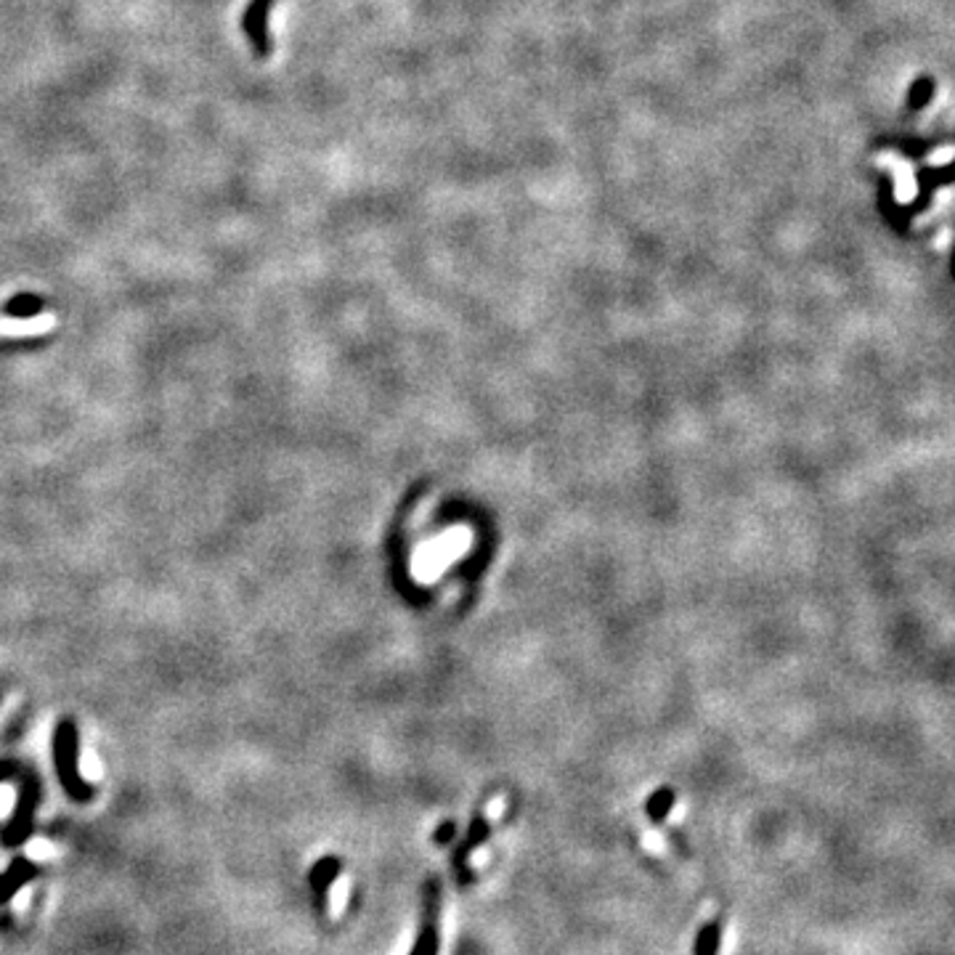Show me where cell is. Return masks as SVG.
Wrapping results in <instances>:
<instances>
[{"mask_svg": "<svg viewBox=\"0 0 955 955\" xmlns=\"http://www.w3.org/2000/svg\"><path fill=\"white\" fill-rule=\"evenodd\" d=\"M491 834V826L483 815H476L470 828H468V836L465 841L454 849V857H451V865L457 871V881L459 884H470L473 881V871H470V855L476 852V846H480L486 838Z\"/></svg>", "mask_w": 955, "mask_h": 955, "instance_id": "3957f363", "label": "cell"}, {"mask_svg": "<svg viewBox=\"0 0 955 955\" xmlns=\"http://www.w3.org/2000/svg\"><path fill=\"white\" fill-rule=\"evenodd\" d=\"M35 875H38V865H35V863H30V860H24V857H16V860L8 865V871L0 875V905L8 903V900H11L24 884H30Z\"/></svg>", "mask_w": 955, "mask_h": 955, "instance_id": "5b68a950", "label": "cell"}, {"mask_svg": "<svg viewBox=\"0 0 955 955\" xmlns=\"http://www.w3.org/2000/svg\"><path fill=\"white\" fill-rule=\"evenodd\" d=\"M719 945H722V918H712L698 929L693 940V955H719Z\"/></svg>", "mask_w": 955, "mask_h": 955, "instance_id": "8992f818", "label": "cell"}, {"mask_svg": "<svg viewBox=\"0 0 955 955\" xmlns=\"http://www.w3.org/2000/svg\"><path fill=\"white\" fill-rule=\"evenodd\" d=\"M454 834H457L454 823H451V820H446V823H440V826H438V831L433 834V841H436V844H449V841L454 838Z\"/></svg>", "mask_w": 955, "mask_h": 955, "instance_id": "9c48e42d", "label": "cell"}, {"mask_svg": "<svg viewBox=\"0 0 955 955\" xmlns=\"http://www.w3.org/2000/svg\"><path fill=\"white\" fill-rule=\"evenodd\" d=\"M438 911H440V884L430 878L422 889V921L417 929V940L409 955H438L440 937H438Z\"/></svg>", "mask_w": 955, "mask_h": 955, "instance_id": "6da1fadb", "label": "cell"}, {"mask_svg": "<svg viewBox=\"0 0 955 955\" xmlns=\"http://www.w3.org/2000/svg\"><path fill=\"white\" fill-rule=\"evenodd\" d=\"M343 871V863L332 855L321 857L314 863L311 874H308V884H311V892H314V908H317L318 915L326 913V889L329 884L340 875Z\"/></svg>", "mask_w": 955, "mask_h": 955, "instance_id": "277c9868", "label": "cell"}, {"mask_svg": "<svg viewBox=\"0 0 955 955\" xmlns=\"http://www.w3.org/2000/svg\"><path fill=\"white\" fill-rule=\"evenodd\" d=\"M672 807H675V791H672V789H658L656 794L648 799L645 812H648V818L658 826V823H664V820L669 818Z\"/></svg>", "mask_w": 955, "mask_h": 955, "instance_id": "ba28073f", "label": "cell"}, {"mask_svg": "<svg viewBox=\"0 0 955 955\" xmlns=\"http://www.w3.org/2000/svg\"><path fill=\"white\" fill-rule=\"evenodd\" d=\"M53 326V318L51 317H35L22 321V318H5L0 321V335H38V332H45Z\"/></svg>", "mask_w": 955, "mask_h": 955, "instance_id": "52a82bcc", "label": "cell"}, {"mask_svg": "<svg viewBox=\"0 0 955 955\" xmlns=\"http://www.w3.org/2000/svg\"><path fill=\"white\" fill-rule=\"evenodd\" d=\"M56 761H59V775H61V783L67 789V794L78 801H85L90 799L93 791L90 786L80 778L78 767H75V735L70 727H61L59 733V746H56Z\"/></svg>", "mask_w": 955, "mask_h": 955, "instance_id": "7a4b0ae2", "label": "cell"}]
</instances>
